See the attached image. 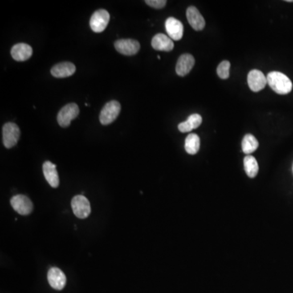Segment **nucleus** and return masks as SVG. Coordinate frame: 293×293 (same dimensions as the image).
<instances>
[{
	"mask_svg": "<svg viewBox=\"0 0 293 293\" xmlns=\"http://www.w3.org/2000/svg\"><path fill=\"white\" fill-rule=\"evenodd\" d=\"M267 83L274 92L278 95H287L292 90V83L288 77L280 72H270L268 74Z\"/></svg>",
	"mask_w": 293,
	"mask_h": 293,
	"instance_id": "obj_1",
	"label": "nucleus"
},
{
	"mask_svg": "<svg viewBox=\"0 0 293 293\" xmlns=\"http://www.w3.org/2000/svg\"><path fill=\"white\" fill-rule=\"evenodd\" d=\"M121 112V104L116 100H112L103 106L99 114V122L102 125H109L113 123Z\"/></svg>",
	"mask_w": 293,
	"mask_h": 293,
	"instance_id": "obj_2",
	"label": "nucleus"
},
{
	"mask_svg": "<svg viewBox=\"0 0 293 293\" xmlns=\"http://www.w3.org/2000/svg\"><path fill=\"white\" fill-rule=\"evenodd\" d=\"M20 135L19 127L15 123H6L3 127V143L5 148H13L19 140Z\"/></svg>",
	"mask_w": 293,
	"mask_h": 293,
	"instance_id": "obj_3",
	"label": "nucleus"
},
{
	"mask_svg": "<svg viewBox=\"0 0 293 293\" xmlns=\"http://www.w3.org/2000/svg\"><path fill=\"white\" fill-rule=\"evenodd\" d=\"M74 215L81 219L87 218L91 213V205L84 196L78 195L74 196L71 202Z\"/></svg>",
	"mask_w": 293,
	"mask_h": 293,
	"instance_id": "obj_4",
	"label": "nucleus"
},
{
	"mask_svg": "<svg viewBox=\"0 0 293 293\" xmlns=\"http://www.w3.org/2000/svg\"><path fill=\"white\" fill-rule=\"evenodd\" d=\"M79 114V108L76 103H69L64 106L57 115V122L62 127H68L71 121L76 119Z\"/></svg>",
	"mask_w": 293,
	"mask_h": 293,
	"instance_id": "obj_5",
	"label": "nucleus"
},
{
	"mask_svg": "<svg viewBox=\"0 0 293 293\" xmlns=\"http://www.w3.org/2000/svg\"><path fill=\"white\" fill-rule=\"evenodd\" d=\"M110 15L108 11L99 9L93 13L90 20L91 30L95 33H101L105 30L109 22Z\"/></svg>",
	"mask_w": 293,
	"mask_h": 293,
	"instance_id": "obj_6",
	"label": "nucleus"
},
{
	"mask_svg": "<svg viewBox=\"0 0 293 293\" xmlns=\"http://www.w3.org/2000/svg\"><path fill=\"white\" fill-rule=\"evenodd\" d=\"M11 205L14 210L21 215H29L33 210V204L27 196L17 195L11 199Z\"/></svg>",
	"mask_w": 293,
	"mask_h": 293,
	"instance_id": "obj_7",
	"label": "nucleus"
},
{
	"mask_svg": "<svg viewBox=\"0 0 293 293\" xmlns=\"http://www.w3.org/2000/svg\"><path fill=\"white\" fill-rule=\"evenodd\" d=\"M116 51L125 55H134L139 52L140 44L135 39H119L114 43Z\"/></svg>",
	"mask_w": 293,
	"mask_h": 293,
	"instance_id": "obj_8",
	"label": "nucleus"
},
{
	"mask_svg": "<svg viewBox=\"0 0 293 293\" xmlns=\"http://www.w3.org/2000/svg\"><path fill=\"white\" fill-rule=\"evenodd\" d=\"M267 78L260 70H253L248 74V84L251 91L258 92L265 88Z\"/></svg>",
	"mask_w": 293,
	"mask_h": 293,
	"instance_id": "obj_9",
	"label": "nucleus"
},
{
	"mask_svg": "<svg viewBox=\"0 0 293 293\" xmlns=\"http://www.w3.org/2000/svg\"><path fill=\"white\" fill-rule=\"evenodd\" d=\"M165 30L172 40L179 41L184 36V25L174 17H169L165 21Z\"/></svg>",
	"mask_w": 293,
	"mask_h": 293,
	"instance_id": "obj_10",
	"label": "nucleus"
},
{
	"mask_svg": "<svg viewBox=\"0 0 293 293\" xmlns=\"http://www.w3.org/2000/svg\"><path fill=\"white\" fill-rule=\"evenodd\" d=\"M49 284L55 290H62L66 284V276L59 268L52 267L47 273Z\"/></svg>",
	"mask_w": 293,
	"mask_h": 293,
	"instance_id": "obj_11",
	"label": "nucleus"
},
{
	"mask_svg": "<svg viewBox=\"0 0 293 293\" xmlns=\"http://www.w3.org/2000/svg\"><path fill=\"white\" fill-rule=\"evenodd\" d=\"M187 18H188L190 26L195 30L201 31V30H204L205 26V19L196 7L191 6L188 8V10H187Z\"/></svg>",
	"mask_w": 293,
	"mask_h": 293,
	"instance_id": "obj_12",
	"label": "nucleus"
},
{
	"mask_svg": "<svg viewBox=\"0 0 293 293\" xmlns=\"http://www.w3.org/2000/svg\"><path fill=\"white\" fill-rule=\"evenodd\" d=\"M195 66V58L191 54H184L178 60L176 65V73L179 76L188 75Z\"/></svg>",
	"mask_w": 293,
	"mask_h": 293,
	"instance_id": "obj_13",
	"label": "nucleus"
},
{
	"mask_svg": "<svg viewBox=\"0 0 293 293\" xmlns=\"http://www.w3.org/2000/svg\"><path fill=\"white\" fill-rule=\"evenodd\" d=\"M33 54V49L26 43H17L11 50V55L17 62H26Z\"/></svg>",
	"mask_w": 293,
	"mask_h": 293,
	"instance_id": "obj_14",
	"label": "nucleus"
},
{
	"mask_svg": "<svg viewBox=\"0 0 293 293\" xmlns=\"http://www.w3.org/2000/svg\"><path fill=\"white\" fill-rule=\"evenodd\" d=\"M42 170L46 182L50 184L51 188H56L59 187V175L57 173L56 165H54L51 161H45L42 165Z\"/></svg>",
	"mask_w": 293,
	"mask_h": 293,
	"instance_id": "obj_15",
	"label": "nucleus"
},
{
	"mask_svg": "<svg viewBox=\"0 0 293 293\" xmlns=\"http://www.w3.org/2000/svg\"><path fill=\"white\" fill-rule=\"evenodd\" d=\"M152 46L156 51H171L174 44L169 36L164 34H157L152 38Z\"/></svg>",
	"mask_w": 293,
	"mask_h": 293,
	"instance_id": "obj_16",
	"label": "nucleus"
},
{
	"mask_svg": "<svg viewBox=\"0 0 293 293\" xmlns=\"http://www.w3.org/2000/svg\"><path fill=\"white\" fill-rule=\"evenodd\" d=\"M76 72V67L71 62H62L53 66L51 74L53 77L58 78H68L72 76Z\"/></svg>",
	"mask_w": 293,
	"mask_h": 293,
	"instance_id": "obj_17",
	"label": "nucleus"
},
{
	"mask_svg": "<svg viewBox=\"0 0 293 293\" xmlns=\"http://www.w3.org/2000/svg\"><path fill=\"white\" fill-rule=\"evenodd\" d=\"M202 123V116L200 114H192L188 118V120L179 125V130L182 133H188L191 132L192 130L198 128Z\"/></svg>",
	"mask_w": 293,
	"mask_h": 293,
	"instance_id": "obj_18",
	"label": "nucleus"
},
{
	"mask_svg": "<svg viewBox=\"0 0 293 293\" xmlns=\"http://www.w3.org/2000/svg\"><path fill=\"white\" fill-rule=\"evenodd\" d=\"M201 148V139L196 134H189L185 139V150L188 154L195 155Z\"/></svg>",
	"mask_w": 293,
	"mask_h": 293,
	"instance_id": "obj_19",
	"label": "nucleus"
},
{
	"mask_svg": "<svg viewBox=\"0 0 293 293\" xmlns=\"http://www.w3.org/2000/svg\"><path fill=\"white\" fill-rule=\"evenodd\" d=\"M244 166L245 170L249 178H255L259 171V167L257 164V160L254 156L248 155L244 159Z\"/></svg>",
	"mask_w": 293,
	"mask_h": 293,
	"instance_id": "obj_20",
	"label": "nucleus"
},
{
	"mask_svg": "<svg viewBox=\"0 0 293 293\" xmlns=\"http://www.w3.org/2000/svg\"><path fill=\"white\" fill-rule=\"evenodd\" d=\"M258 146H259V143L253 135L248 134L245 135L242 140V151L244 153L248 155L251 154L255 152Z\"/></svg>",
	"mask_w": 293,
	"mask_h": 293,
	"instance_id": "obj_21",
	"label": "nucleus"
},
{
	"mask_svg": "<svg viewBox=\"0 0 293 293\" xmlns=\"http://www.w3.org/2000/svg\"><path fill=\"white\" fill-rule=\"evenodd\" d=\"M230 63L228 61H223L217 66V75L221 79H227L230 77Z\"/></svg>",
	"mask_w": 293,
	"mask_h": 293,
	"instance_id": "obj_22",
	"label": "nucleus"
},
{
	"mask_svg": "<svg viewBox=\"0 0 293 293\" xmlns=\"http://www.w3.org/2000/svg\"><path fill=\"white\" fill-rule=\"evenodd\" d=\"M146 4L153 9H161L166 5L165 0H146Z\"/></svg>",
	"mask_w": 293,
	"mask_h": 293,
	"instance_id": "obj_23",
	"label": "nucleus"
},
{
	"mask_svg": "<svg viewBox=\"0 0 293 293\" xmlns=\"http://www.w3.org/2000/svg\"><path fill=\"white\" fill-rule=\"evenodd\" d=\"M286 2L293 3V0H286Z\"/></svg>",
	"mask_w": 293,
	"mask_h": 293,
	"instance_id": "obj_24",
	"label": "nucleus"
}]
</instances>
